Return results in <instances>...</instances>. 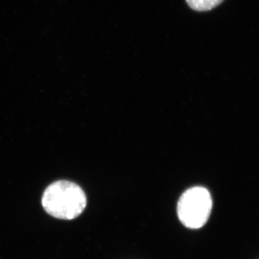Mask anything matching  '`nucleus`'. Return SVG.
<instances>
[{
	"mask_svg": "<svg viewBox=\"0 0 259 259\" xmlns=\"http://www.w3.org/2000/svg\"><path fill=\"white\" fill-rule=\"evenodd\" d=\"M42 206L52 217L71 221L79 217L86 208V194L74 182L58 181L44 192Z\"/></svg>",
	"mask_w": 259,
	"mask_h": 259,
	"instance_id": "obj_1",
	"label": "nucleus"
},
{
	"mask_svg": "<svg viewBox=\"0 0 259 259\" xmlns=\"http://www.w3.org/2000/svg\"><path fill=\"white\" fill-rule=\"evenodd\" d=\"M212 207L209 191L202 187H192L181 196L177 214L184 226L190 229H198L208 221Z\"/></svg>",
	"mask_w": 259,
	"mask_h": 259,
	"instance_id": "obj_2",
	"label": "nucleus"
},
{
	"mask_svg": "<svg viewBox=\"0 0 259 259\" xmlns=\"http://www.w3.org/2000/svg\"><path fill=\"white\" fill-rule=\"evenodd\" d=\"M223 0H187V4L196 11H208L221 4Z\"/></svg>",
	"mask_w": 259,
	"mask_h": 259,
	"instance_id": "obj_3",
	"label": "nucleus"
}]
</instances>
